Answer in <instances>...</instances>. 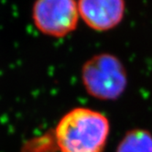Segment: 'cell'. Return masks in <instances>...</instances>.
<instances>
[{
  "label": "cell",
  "mask_w": 152,
  "mask_h": 152,
  "mask_svg": "<svg viewBox=\"0 0 152 152\" xmlns=\"http://www.w3.org/2000/svg\"><path fill=\"white\" fill-rule=\"evenodd\" d=\"M109 131L110 125L105 115L78 107L61 119L55 137L61 152H102Z\"/></svg>",
  "instance_id": "1"
},
{
  "label": "cell",
  "mask_w": 152,
  "mask_h": 152,
  "mask_svg": "<svg viewBox=\"0 0 152 152\" xmlns=\"http://www.w3.org/2000/svg\"><path fill=\"white\" fill-rule=\"evenodd\" d=\"M82 79L87 93L103 100L116 99L127 83L123 64L108 53L98 54L86 61L82 69Z\"/></svg>",
  "instance_id": "2"
},
{
  "label": "cell",
  "mask_w": 152,
  "mask_h": 152,
  "mask_svg": "<svg viewBox=\"0 0 152 152\" xmlns=\"http://www.w3.org/2000/svg\"><path fill=\"white\" fill-rule=\"evenodd\" d=\"M79 16L78 4L72 0H40L32 8L38 29L52 37H63L74 30Z\"/></svg>",
  "instance_id": "3"
},
{
  "label": "cell",
  "mask_w": 152,
  "mask_h": 152,
  "mask_svg": "<svg viewBox=\"0 0 152 152\" xmlns=\"http://www.w3.org/2000/svg\"><path fill=\"white\" fill-rule=\"evenodd\" d=\"M77 4L83 20L99 31L115 28L125 13V2L121 0H81Z\"/></svg>",
  "instance_id": "4"
},
{
  "label": "cell",
  "mask_w": 152,
  "mask_h": 152,
  "mask_svg": "<svg viewBox=\"0 0 152 152\" xmlns=\"http://www.w3.org/2000/svg\"><path fill=\"white\" fill-rule=\"evenodd\" d=\"M116 152H152V136L146 130H132L121 140Z\"/></svg>",
  "instance_id": "5"
}]
</instances>
